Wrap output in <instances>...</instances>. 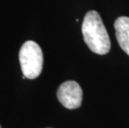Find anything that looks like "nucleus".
I'll return each mask as SVG.
<instances>
[{"label": "nucleus", "mask_w": 129, "mask_h": 128, "mask_svg": "<svg viewBox=\"0 0 129 128\" xmlns=\"http://www.w3.org/2000/svg\"><path fill=\"white\" fill-rule=\"evenodd\" d=\"M57 99L68 109L78 108L83 101V91L75 81H67L60 85L57 92Z\"/></svg>", "instance_id": "obj_3"}, {"label": "nucleus", "mask_w": 129, "mask_h": 128, "mask_svg": "<svg viewBox=\"0 0 129 128\" xmlns=\"http://www.w3.org/2000/svg\"><path fill=\"white\" fill-rule=\"evenodd\" d=\"M114 28L120 48L129 56V18H117L114 23Z\"/></svg>", "instance_id": "obj_4"}, {"label": "nucleus", "mask_w": 129, "mask_h": 128, "mask_svg": "<svg viewBox=\"0 0 129 128\" xmlns=\"http://www.w3.org/2000/svg\"><path fill=\"white\" fill-rule=\"evenodd\" d=\"M84 42L92 53L104 55L111 49V42L99 13L89 11L82 25Z\"/></svg>", "instance_id": "obj_1"}, {"label": "nucleus", "mask_w": 129, "mask_h": 128, "mask_svg": "<svg viewBox=\"0 0 129 128\" xmlns=\"http://www.w3.org/2000/svg\"><path fill=\"white\" fill-rule=\"evenodd\" d=\"M19 62L23 76L28 79H35L43 70V55L41 48L34 41H27L19 51Z\"/></svg>", "instance_id": "obj_2"}, {"label": "nucleus", "mask_w": 129, "mask_h": 128, "mask_svg": "<svg viewBox=\"0 0 129 128\" xmlns=\"http://www.w3.org/2000/svg\"><path fill=\"white\" fill-rule=\"evenodd\" d=\"M0 128H2V127H1V126H0Z\"/></svg>", "instance_id": "obj_5"}]
</instances>
